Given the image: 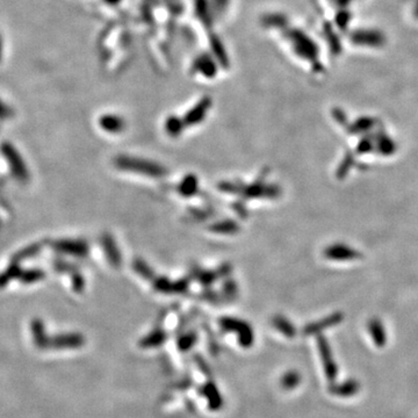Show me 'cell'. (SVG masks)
<instances>
[{"label": "cell", "instance_id": "obj_1", "mask_svg": "<svg viewBox=\"0 0 418 418\" xmlns=\"http://www.w3.org/2000/svg\"><path fill=\"white\" fill-rule=\"evenodd\" d=\"M318 346L319 351H321V357L323 361V366H324V373L326 379H328L330 382H334L336 377L338 375V367L336 362L332 359L331 351H330V347L328 343L324 338H319L318 340Z\"/></svg>", "mask_w": 418, "mask_h": 418}, {"label": "cell", "instance_id": "obj_2", "mask_svg": "<svg viewBox=\"0 0 418 418\" xmlns=\"http://www.w3.org/2000/svg\"><path fill=\"white\" fill-rule=\"evenodd\" d=\"M359 389H360V383L353 379L346 380L341 383L332 382L329 386V391L332 395L339 396V397H350V396L357 394Z\"/></svg>", "mask_w": 418, "mask_h": 418}, {"label": "cell", "instance_id": "obj_3", "mask_svg": "<svg viewBox=\"0 0 418 418\" xmlns=\"http://www.w3.org/2000/svg\"><path fill=\"white\" fill-rule=\"evenodd\" d=\"M301 382V375L299 372L292 370V372H287L281 379V386L287 390H292L296 388Z\"/></svg>", "mask_w": 418, "mask_h": 418}]
</instances>
